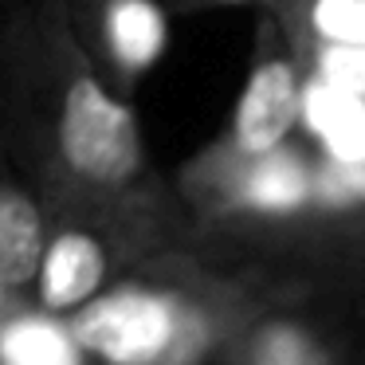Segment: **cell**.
I'll list each match as a JSON object with an SVG mask.
<instances>
[{"label": "cell", "instance_id": "obj_1", "mask_svg": "<svg viewBox=\"0 0 365 365\" xmlns=\"http://www.w3.org/2000/svg\"><path fill=\"white\" fill-rule=\"evenodd\" d=\"M0 150L79 205H138L150 153L67 32L59 0H0Z\"/></svg>", "mask_w": 365, "mask_h": 365}, {"label": "cell", "instance_id": "obj_2", "mask_svg": "<svg viewBox=\"0 0 365 365\" xmlns=\"http://www.w3.org/2000/svg\"><path fill=\"white\" fill-rule=\"evenodd\" d=\"M302 106H307V71L299 51L291 48V40L267 9H255L244 87L224 122V134L200 153L197 177L208 189H220L247 165L275 153L294 138Z\"/></svg>", "mask_w": 365, "mask_h": 365}, {"label": "cell", "instance_id": "obj_3", "mask_svg": "<svg viewBox=\"0 0 365 365\" xmlns=\"http://www.w3.org/2000/svg\"><path fill=\"white\" fill-rule=\"evenodd\" d=\"M59 9L87 63L126 103H134L173 48V12L165 0H59Z\"/></svg>", "mask_w": 365, "mask_h": 365}, {"label": "cell", "instance_id": "obj_4", "mask_svg": "<svg viewBox=\"0 0 365 365\" xmlns=\"http://www.w3.org/2000/svg\"><path fill=\"white\" fill-rule=\"evenodd\" d=\"M181 314L177 294L130 283L83 302L71 322V341L114 365H161L177 341Z\"/></svg>", "mask_w": 365, "mask_h": 365}, {"label": "cell", "instance_id": "obj_5", "mask_svg": "<svg viewBox=\"0 0 365 365\" xmlns=\"http://www.w3.org/2000/svg\"><path fill=\"white\" fill-rule=\"evenodd\" d=\"M110 275V240L95 224H63L51 232L40 259V299L48 310H79Z\"/></svg>", "mask_w": 365, "mask_h": 365}, {"label": "cell", "instance_id": "obj_6", "mask_svg": "<svg viewBox=\"0 0 365 365\" xmlns=\"http://www.w3.org/2000/svg\"><path fill=\"white\" fill-rule=\"evenodd\" d=\"M48 208L36 189L12 169L0 150V283L28 287L40 275L43 244H48Z\"/></svg>", "mask_w": 365, "mask_h": 365}, {"label": "cell", "instance_id": "obj_7", "mask_svg": "<svg viewBox=\"0 0 365 365\" xmlns=\"http://www.w3.org/2000/svg\"><path fill=\"white\" fill-rule=\"evenodd\" d=\"M267 12L294 48L365 51V0H271Z\"/></svg>", "mask_w": 365, "mask_h": 365}, {"label": "cell", "instance_id": "obj_8", "mask_svg": "<svg viewBox=\"0 0 365 365\" xmlns=\"http://www.w3.org/2000/svg\"><path fill=\"white\" fill-rule=\"evenodd\" d=\"M4 361L9 365H79L75 361V341L59 334L56 326L20 322L4 338Z\"/></svg>", "mask_w": 365, "mask_h": 365}, {"label": "cell", "instance_id": "obj_9", "mask_svg": "<svg viewBox=\"0 0 365 365\" xmlns=\"http://www.w3.org/2000/svg\"><path fill=\"white\" fill-rule=\"evenodd\" d=\"M173 16H197V12H228V9H267L271 0H165Z\"/></svg>", "mask_w": 365, "mask_h": 365}]
</instances>
